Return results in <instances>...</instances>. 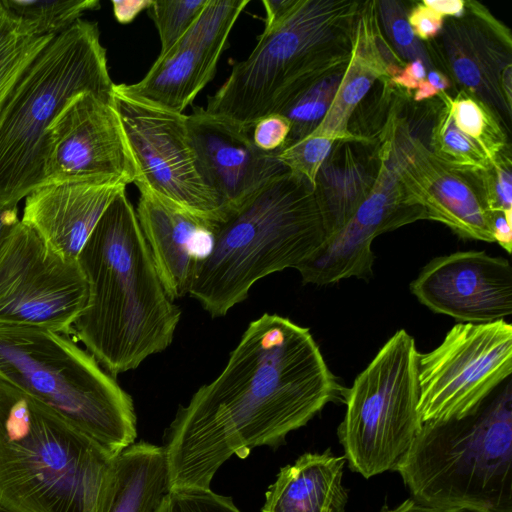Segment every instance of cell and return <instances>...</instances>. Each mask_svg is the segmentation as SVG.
<instances>
[{"instance_id":"obj_1","label":"cell","mask_w":512,"mask_h":512,"mask_svg":"<svg viewBox=\"0 0 512 512\" xmlns=\"http://www.w3.org/2000/svg\"><path fill=\"white\" fill-rule=\"evenodd\" d=\"M345 391L308 328L264 313L168 427L170 490L211 489L229 458L280 445L328 403L344 401Z\"/></svg>"},{"instance_id":"obj_2","label":"cell","mask_w":512,"mask_h":512,"mask_svg":"<svg viewBox=\"0 0 512 512\" xmlns=\"http://www.w3.org/2000/svg\"><path fill=\"white\" fill-rule=\"evenodd\" d=\"M88 298L73 334L115 377L137 368L173 341L181 310L168 297L122 190L78 256Z\"/></svg>"},{"instance_id":"obj_3","label":"cell","mask_w":512,"mask_h":512,"mask_svg":"<svg viewBox=\"0 0 512 512\" xmlns=\"http://www.w3.org/2000/svg\"><path fill=\"white\" fill-rule=\"evenodd\" d=\"M325 239L313 187L288 170L217 222L212 251L188 294L212 317L225 316L258 280L296 269Z\"/></svg>"},{"instance_id":"obj_4","label":"cell","mask_w":512,"mask_h":512,"mask_svg":"<svg viewBox=\"0 0 512 512\" xmlns=\"http://www.w3.org/2000/svg\"><path fill=\"white\" fill-rule=\"evenodd\" d=\"M361 2L297 0L275 26L263 30L249 56L210 96L205 110L247 131L283 113L320 79L348 64Z\"/></svg>"},{"instance_id":"obj_5","label":"cell","mask_w":512,"mask_h":512,"mask_svg":"<svg viewBox=\"0 0 512 512\" xmlns=\"http://www.w3.org/2000/svg\"><path fill=\"white\" fill-rule=\"evenodd\" d=\"M114 456L0 379V508L98 512Z\"/></svg>"},{"instance_id":"obj_6","label":"cell","mask_w":512,"mask_h":512,"mask_svg":"<svg viewBox=\"0 0 512 512\" xmlns=\"http://www.w3.org/2000/svg\"><path fill=\"white\" fill-rule=\"evenodd\" d=\"M395 471L419 502L512 512L511 380L461 418L423 423Z\"/></svg>"},{"instance_id":"obj_7","label":"cell","mask_w":512,"mask_h":512,"mask_svg":"<svg viewBox=\"0 0 512 512\" xmlns=\"http://www.w3.org/2000/svg\"><path fill=\"white\" fill-rule=\"evenodd\" d=\"M98 24L79 19L55 35L18 83L0 118V205L19 202L42 184L45 133L74 95L112 98Z\"/></svg>"},{"instance_id":"obj_8","label":"cell","mask_w":512,"mask_h":512,"mask_svg":"<svg viewBox=\"0 0 512 512\" xmlns=\"http://www.w3.org/2000/svg\"><path fill=\"white\" fill-rule=\"evenodd\" d=\"M0 379L50 408L113 456L134 443L131 396L70 335L0 325Z\"/></svg>"},{"instance_id":"obj_9","label":"cell","mask_w":512,"mask_h":512,"mask_svg":"<svg viewBox=\"0 0 512 512\" xmlns=\"http://www.w3.org/2000/svg\"><path fill=\"white\" fill-rule=\"evenodd\" d=\"M419 354L400 329L345 391L337 435L349 468L365 478L395 471L422 427Z\"/></svg>"},{"instance_id":"obj_10","label":"cell","mask_w":512,"mask_h":512,"mask_svg":"<svg viewBox=\"0 0 512 512\" xmlns=\"http://www.w3.org/2000/svg\"><path fill=\"white\" fill-rule=\"evenodd\" d=\"M512 373V325L459 323L434 350L419 354L418 413L423 423L458 419Z\"/></svg>"},{"instance_id":"obj_11","label":"cell","mask_w":512,"mask_h":512,"mask_svg":"<svg viewBox=\"0 0 512 512\" xmlns=\"http://www.w3.org/2000/svg\"><path fill=\"white\" fill-rule=\"evenodd\" d=\"M113 103L135 162V185L196 215L222 221L226 212L202 173L187 115L128 96L115 85Z\"/></svg>"},{"instance_id":"obj_12","label":"cell","mask_w":512,"mask_h":512,"mask_svg":"<svg viewBox=\"0 0 512 512\" xmlns=\"http://www.w3.org/2000/svg\"><path fill=\"white\" fill-rule=\"evenodd\" d=\"M87 298L78 261L56 255L21 220L0 242V325L70 335Z\"/></svg>"},{"instance_id":"obj_13","label":"cell","mask_w":512,"mask_h":512,"mask_svg":"<svg viewBox=\"0 0 512 512\" xmlns=\"http://www.w3.org/2000/svg\"><path fill=\"white\" fill-rule=\"evenodd\" d=\"M378 141L408 201L424 211L426 220L441 222L462 238L494 242L478 172L455 169L437 158L396 107L388 113Z\"/></svg>"},{"instance_id":"obj_14","label":"cell","mask_w":512,"mask_h":512,"mask_svg":"<svg viewBox=\"0 0 512 512\" xmlns=\"http://www.w3.org/2000/svg\"><path fill=\"white\" fill-rule=\"evenodd\" d=\"M137 171L113 97L84 91L71 97L45 133L42 184L134 183Z\"/></svg>"},{"instance_id":"obj_15","label":"cell","mask_w":512,"mask_h":512,"mask_svg":"<svg viewBox=\"0 0 512 512\" xmlns=\"http://www.w3.org/2000/svg\"><path fill=\"white\" fill-rule=\"evenodd\" d=\"M376 144L379 165L372 190L350 219L296 267L304 284L370 278L375 258L373 240L382 233L426 219L424 211L408 201L385 147L379 141Z\"/></svg>"},{"instance_id":"obj_16","label":"cell","mask_w":512,"mask_h":512,"mask_svg":"<svg viewBox=\"0 0 512 512\" xmlns=\"http://www.w3.org/2000/svg\"><path fill=\"white\" fill-rule=\"evenodd\" d=\"M425 44L434 69L440 64L459 91L486 105L510 133L512 106L501 88L512 65L510 30L479 2L465 1L464 13L444 19L440 33Z\"/></svg>"},{"instance_id":"obj_17","label":"cell","mask_w":512,"mask_h":512,"mask_svg":"<svg viewBox=\"0 0 512 512\" xmlns=\"http://www.w3.org/2000/svg\"><path fill=\"white\" fill-rule=\"evenodd\" d=\"M431 311L463 323H489L512 314V267L484 251L456 252L431 260L410 283Z\"/></svg>"},{"instance_id":"obj_18","label":"cell","mask_w":512,"mask_h":512,"mask_svg":"<svg viewBox=\"0 0 512 512\" xmlns=\"http://www.w3.org/2000/svg\"><path fill=\"white\" fill-rule=\"evenodd\" d=\"M187 129L202 173L226 215L274 177L288 171L275 152L255 146L251 131L195 107Z\"/></svg>"},{"instance_id":"obj_19","label":"cell","mask_w":512,"mask_h":512,"mask_svg":"<svg viewBox=\"0 0 512 512\" xmlns=\"http://www.w3.org/2000/svg\"><path fill=\"white\" fill-rule=\"evenodd\" d=\"M136 215L160 281L174 301L186 294L211 253L216 221L196 215L138 186Z\"/></svg>"},{"instance_id":"obj_20","label":"cell","mask_w":512,"mask_h":512,"mask_svg":"<svg viewBox=\"0 0 512 512\" xmlns=\"http://www.w3.org/2000/svg\"><path fill=\"white\" fill-rule=\"evenodd\" d=\"M126 186L115 180L43 185L26 196L20 220L56 255L77 261L105 210Z\"/></svg>"},{"instance_id":"obj_21","label":"cell","mask_w":512,"mask_h":512,"mask_svg":"<svg viewBox=\"0 0 512 512\" xmlns=\"http://www.w3.org/2000/svg\"><path fill=\"white\" fill-rule=\"evenodd\" d=\"M405 64L391 49L382 33L377 1L361 2L348 64L324 119L311 134L336 140L368 139L350 132L351 116L376 80L388 79Z\"/></svg>"},{"instance_id":"obj_22","label":"cell","mask_w":512,"mask_h":512,"mask_svg":"<svg viewBox=\"0 0 512 512\" xmlns=\"http://www.w3.org/2000/svg\"><path fill=\"white\" fill-rule=\"evenodd\" d=\"M225 46L191 26L146 75L133 84H115L122 93L177 113L213 79Z\"/></svg>"},{"instance_id":"obj_23","label":"cell","mask_w":512,"mask_h":512,"mask_svg":"<svg viewBox=\"0 0 512 512\" xmlns=\"http://www.w3.org/2000/svg\"><path fill=\"white\" fill-rule=\"evenodd\" d=\"M372 141H336L321 165L314 194L326 238L337 232L365 200L375 183L379 160Z\"/></svg>"},{"instance_id":"obj_24","label":"cell","mask_w":512,"mask_h":512,"mask_svg":"<svg viewBox=\"0 0 512 512\" xmlns=\"http://www.w3.org/2000/svg\"><path fill=\"white\" fill-rule=\"evenodd\" d=\"M345 463L344 455L336 456L330 449L304 453L280 469L265 494L262 512H345Z\"/></svg>"},{"instance_id":"obj_25","label":"cell","mask_w":512,"mask_h":512,"mask_svg":"<svg viewBox=\"0 0 512 512\" xmlns=\"http://www.w3.org/2000/svg\"><path fill=\"white\" fill-rule=\"evenodd\" d=\"M170 491L165 447L133 443L114 456L98 512H156Z\"/></svg>"},{"instance_id":"obj_26","label":"cell","mask_w":512,"mask_h":512,"mask_svg":"<svg viewBox=\"0 0 512 512\" xmlns=\"http://www.w3.org/2000/svg\"><path fill=\"white\" fill-rule=\"evenodd\" d=\"M54 36L37 35L0 0V118L24 73Z\"/></svg>"},{"instance_id":"obj_27","label":"cell","mask_w":512,"mask_h":512,"mask_svg":"<svg viewBox=\"0 0 512 512\" xmlns=\"http://www.w3.org/2000/svg\"><path fill=\"white\" fill-rule=\"evenodd\" d=\"M430 129V151L447 165L462 171L480 172L488 170L492 163L482 149L460 131L452 118L449 95H438Z\"/></svg>"},{"instance_id":"obj_28","label":"cell","mask_w":512,"mask_h":512,"mask_svg":"<svg viewBox=\"0 0 512 512\" xmlns=\"http://www.w3.org/2000/svg\"><path fill=\"white\" fill-rule=\"evenodd\" d=\"M449 103L457 128L482 149L491 163L510 152L508 132L486 105L462 91L454 97L449 95Z\"/></svg>"},{"instance_id":"obj_29","label":"cell","mask_w":512,"mask_h":512,"mask_svg":"<svg viewBox=\"0 0 512 512\" xmlns=\"http://www.w3.org/2000/svg\"><path fill=\"white\" fill-rule=\"evenodd\" d=\"M16 17L26 21L39 36L57 35L81 16L100 8L98 0H1Z\"/></svg>"},{"instance_id":"obj_30","label":"cell","mask_w":512,"mask_h":512,"mask_svg":"<svg viewBox=\"0 0 512 512\" xmlns=\"http://www.w3.org/2000/svg\"><path fill=\"white\" fill-rule=\"evenodd\" d=\"M344 70L317 81L281 113L290 122V132L283 147L309 136L317 129L333 101Z\"/></svg>"},{"instance_id":"obj_31","label":"cell","mask_w":512,"mask_h":512,"mask_svg":"<svg viewBox=\"0 0 512 512\" xmlns=\"http://www.w3.org/2000/svg\"><path fill=\"white\" fill-rule=\"evenodd\" d=\"M377 11L383 35L397 57L404 63L421 60L427 72L434 69L425 42L413 32L409 21V9L398 0L377 1Z\"/></svg>"},{"instance_id":"obj_32","label":"cell","mask_w":512,"mask_h":512,"mask_svg":"<svg viewBox=\"0 0 512 512\" xmlns=\"http://www.w3.org/2000/svg\"><path fill=\"white\" fill-rule=\"evenodd\" d=\"M208 0H153L148 9L164 54L187 32Z\"/></svg>"},{"instance_id":"obj_33","label":"cell","mask_w":512,"mask_h":512,"mask_svg":"<svg viewBox=\"0 0 512 512\" xmlns=\"http://www.w3.org/2000/svg\"><path fill=\"white\" fill-rule=\"evenodd\" d=\"M336 140L322 135L309 136L275 152L276 158L314 189L317 173Z\"/></svg>"},{"instance_id":"obj_34","label":"cell","mask_w":512,"mask_h":512,"mask_svg":"<svg viewBox=\"0 0 512 512\" xmlns=\"http://www.w3.org/2000/svg\"><path fill=\"white\" fill-rule=\"evenodd\" d=\"M511 153L492 162L486 171L478 172L487 210L490 213L512 212Z\"/></svg>"},{"instance_id":"obj_35","label":"cell","mask_w":512,"mask_h":512,"mask_svg":"<svg viewBox=\"0 0 512 512\" xmlns=\"http://www.w3.org/2000/svg\"><path fill=\"white\" fill-rule=\"evenodd\" d=\"M156 512H241L229 496L211 489L172 490Z\"/></svg>"},{"instance_id":"obj_36","label":"cell","mask_w":512,"mask_h":512,"mask_svg":"<svg viewBox=\"0 0 512 512\" xmlns=\"http://www.w3.org/2000/svg\"><path fill=\"white\" fill-rule=\"evenodd\" d=\"M290 122L282 114H270L258 120L251 130L253 143L265 152H277L285 145Z\"/></svg>"},{"instance_id":"obj_37","label":"cell","mask_w":512,"mask_h":512,"mask_svg":"<svg viewBox=\"0 0 512 512\" xmlns=\"http://www.w3.org/2000/svg\"><path fill=\"white\" fill-rule=\"evenodd\" d=\"M408 21L415 35L421 41L427 42L440 33L444 18L421 1L409 10Z\"/></svg>"},{"instance_id":"obj_38","label":"cell","mask_w":512,"mask_h":512,"mask_svg":"<svg viewBox=\"0 0 512 512\" xmlns=\"http://www.w3.org/2000/svg\"><path fill=\"white\" fill-rule=\"evenodd\" d=\"M426 75L427 68L425 64L421 60H414L397 69L387 80L400 88L411 91L417 89Z\"/></svg>"},{"instance_id":"obj_39","label":"cell","mask_w":512,"mask_h":512,"mask_svg":"<svg viewBox=\"0 0 512 512\" xmlns=\"http://www.w3.org/2000/svg\"><path fill=\"white\" fill-rule=\"evenodd\" d=\"M451 87L448 77L441 71L433 69L428 71L425 79L418 85L414 100L421 102L445 92Z\"/></svg>"},{"instance_id":"obj_40","label":"cell","mask_w":512,"mask_h":512,"mask_svg":"<svg viewBox=\"0 0 512 512\" xmlns=\"http://www.w3.org/2000/svg\"><path fill=\"white\" fill-rule=\"evenodd\" d=\"M492 216V232L497 242L507 253L512 248V212H495Z\"/></svg>"},{"instance_id":"obj_41","label":"cell","mask_w":512,"mask_h":512,"mask_svg":"<svg viewBox=\"0 0 512 512\" xmlns=\"http://www.w3.org/2000/svg\"><path fill=\"white\" fill-rule=\"evenodd\" d=\"M152 4L153 0H113V14L118 23L129 24Z\"/></svg>"},{"instance_id":"obj_42","label":"cell","mask_w":512,"mask_h":512,"mask_svg":"<svg viewBox=\"0 0 512 512\" xmlns=\"http://www.w3.org/2000/svg\"><path fill=\"white\" fill-rule=\"evenodd\" d=\"M297 0H263L266 17L264 30L278 24L294 7Z\"/></svg>"},{"instance_id":"obj_43","label":"cell","mask_w":512,"mask_h":512,"mask_svg":"<svg viewBox=\"0 0 512 512\" xmlns=\"http://www.w3.org/2000/svg\"><path fill=\"white\" fill-rule=\"evenodd\" d=\"M422 2L444 19L460 17L465 10L463 0H423Z\"/></svg>"},{"instance_id":"obj_44","label":"cell","mask_w":512,"mask_h":512,"mask_svg":"<svg viewBox=\"0 0 512 512\" xmlns=\"http://www.w3.org/2000/svg\"><path fill=\"white\" fill-rule=\"evenodd\" d=\"M381 512H467L459 509H451V508H442L429 504H425L415 500L414 498H409L401 503L399 506L388 509V507L384 506Z\"/></svg>"},{"instance_id":"obj_45","label":"cell","mask_w":512,"mask_h":512,"mask_svg":"<svg viewBox=\"0 0 512 512\" xmlns=\"http://www.w3.org/2000/svg\"><path fill=\"white\" fill-rule=\"evenodd\" d=\"M18 207L0 205V242L19 223Z\"/></svg>"},{"instance_id":"obj_46","label":"cell","mask_w":512,"mask_h":512,"mask_svg":"<svg viewBox=\"0 0 512 512\" xmlns=\"http://www.w3.org/2000/svg\"><path fill=\"white\" fill-rule=\"evenodd\" d=\"M0 512H8V511H6V510H4V509L0 508Z\"/></svg>"}]
</instances>
